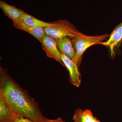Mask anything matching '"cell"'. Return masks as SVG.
<instances>
[{
	"label": "cell",
	"mask_w": 122,
	"mask_h": 122,
	"mask_svg": "<svg viewBox=\"0 0 122 122\" xmlns=\"http://www.w3.org/2000/svg\"><path fill=\"white\" fill-rule=\"evenodd\" d=\"M0 95L17 115L33 122H48L38 103L26 91L15 82L7 69L0 67Z\"/></svg>",
	"instance_id": "cell-1"
},
{
	"label": "cell",
	"mask_w": 122,
	"mask_h": 122,
	"mask_svg": "<svg viewBox=\"0 0 122 122\" xmlns=\"http://www.w3.org/2000/svg\"><path fill=\"white\" fill-rule=\"evenodd\" d=\"M109 36L107 33L101 35L89 36L79 32L75 37L71 39L76 51V56L73 61L79 66L83 55L87 48L94 45L101 44Z\"/></svg>",
	"instance_id": "cell-2"
},
{
	"label": "cell",
	"mask_w": 122,
	"mask_h": 122,
	"mask_svg": "<svg viewBox=\"0 0 122 122\" xmlns=\"http://www.w3.org/2000/svg\"><path fill=\"white\" fill-rule=\"evenodd\" d=\"M52 26L44 28L46 34L55 39L68 37L72 39L79 31L75 26L66 20H61L51 22Z\"/></svg>",
	"instance_id": "cell-3"
},
{
	"label": "cell",
	"mask_w": 122,
	"mask_h": 122,
	"mask_svg": "<svg viewBox=\"0 0 122 122\" xmlns=\"http://www.w3.org/2000/svg\"><path fill=\"white\" fill-rule=\"evenodd\" d=\"M41 43L42 49L47 57L54 59L65 66L62 61L61 53L58 49L56 40L54 38L46 35Z\"/></svg>",
	"instance_id": "cell-4"
},
{
	"label": "cell",
	"mask_w": 122,
	"mask_h": 122,
	"mask_svg": "<svg viewBox=\"0 0 122 122\" xmlns=\"http://www.w3.org/2000/svg\"><path fill=\"white\" fill-rule=\"evenodd\" d=\"M61 54L62 61L69 72L70 82L76 87H79L81 83V76L79 71L78 66L68 56Z\"/></svg>",
	"instance_id": "cell-5"
},
{
	"label": "cell",
	"mask_w": 122,
	"mask_h": 122,
	"mask_svg": "<svg viewBox=\"0 0 122 122\" xmlns=\"http://www.w3.org/2000/svg\"><path fill=\"white\" fill-rule=\"evenodd\" d=\"M55 39L60 52L73 61L76 56V51L71 38L65 37Z\"/></svg>",
	"instance_id": "cell-6"
},
{
	"label": "cell",
	"mask_w": 122,
	"mask_h": 122,
	"mask_svg": "<svg viewBox=\"0 0 122 122\" xmlns=\"http://www.w3.org/2000/svg\"><path fill=\"white\" fill-rule=\"evenodd\" d=\"M122 40V22L118 25L112 31L110 37L106 41L103 42L101 44L108 46L110 48L112 56L114 54V50Z\"/></svg>",
	"instance_id": "cell-7"
},
{
	"label": "cell",
	"mask_w": 122,
	"mask_h": 122,
	"mask_svg": "<svg viewBox=\"0 0 122 122\" xmlns=\"http://www.w3.org/2000/svg\"><path fill=\"white\" fill-rule=\"evenodd\" d=\"M0 8L5 15L12 20L13 22L21 20L25 12L23 10L9 5L4 1H0Z\"/></svg>",
	"instance_id": "cell-8"
},
{
	"label": "cell",
	"mask_w": 122,
	"mask_h": 122,
	"mask_svg": "<svg viewBox=\"0 0 122 122\" xmlns=\"http://www.w3.org/2000/svg\"><path fill=\"white\" fill-rule=\"evenodd\" d=\"M13 22V25L16 28L25 31L37 39L40 42L46 36L44 28L34 27L29 26L20 20Z\"/></svg>",
	"instance_id": "cell-9"
},
{
	"label": "cell",
	"mask_w": 122,
	"mask_h": 122,
	"mask_svg": "<svg viewBox=\"0 0 122 122\" xmlns=\"http://www.w3.org/2000/svg\"><path fill=\"white\" fill-rule=\"evenodd\" d=\"M18 116L10 108L2 96L0 95V122H13Z\"/></svg>",
	"instance_id": "cell-10"
},
{
	"label": "cell",
	"mask_w": 122,
	"mask_h": 122,
	"mask_svg": "<svg viewBox=\"0 0 122 122\" xmlns=\"http://www.w3.org/2000/svg\"><path fill=\"white\" fill-rule=\"evenodd\" d=\"M21 20L26 25L32 27L45 28L53 25L51 22H44L25 12L23 14Z\"/></svg>",
	"instance_id": "cell-11"
},
{
	"label": "cell",
	"mask_w": 122,
	"mask_h": 122,
	"mask_svg": "<svg viewBox=\"0 0 122 122\" xmlns=\"http://www.w3.org/2000/svg\"><path fill=\"white\" fill-rule=\"evenodd\" d=\"M83 118L86 122H100L95 117H94L92 112L89 110H86L83 111Z\"/></svg>",
	"instance_id": "cell-12"
},
{
	"label": "cell",
	"mask_w": 122,
	"mask_h": 122,
	"mask_svg": "<svg viewBox=\"0 0 122 122\" xmlns=\"http://www.w3.org/2000/svg\"><path fill=\"white\" fill-rule=\"evenodd\" d=\"M83 111L82 109H78L75 111L73 117L74 122H86L83 118Z\"/></svg>",
	"instance_id": "cell-13"
},
{
	"label": "cell",
	"mask_w": 122,
	"mask_h": 122,
	"mask_svg": "<svg viewBox=\"0 0 122 122\" xmlns=\"http://www.w3.org/2000/svg\"><path fill=\"white\" fill-rule=\"evenodd\" d=\"M13 122H33L27 118L21 116H18L15 118V119L13 120Z\"/></svg>",
	"instance_id": "cell-14"
},
{
	"label": "cell",
	"mask_w": 122,
	"mask_h": 122,
	"mask_svg": "<svg viewBox=\"0 0 122 122\" xmlns=\"http://www.w3.org/2000/svg\"><path fill=\"white\" fill-rule=\"evenodd\" d=\"M48 122H65L62 120L61 117L58 118L54 120H51L49 119V121Z\"/></svg>",
	"instance_id": "cell-15"
},
{
	"label": "cell",
	"mask_w": 122,
	"mask_h": 122,
	"mask_svg": "<svg viewBox=\"0 0 122 122\" xmlns=\"http://www.w3.org/2000/svg\"></svg>",
	"instance_id": "cell-16"
}]
</instances>
